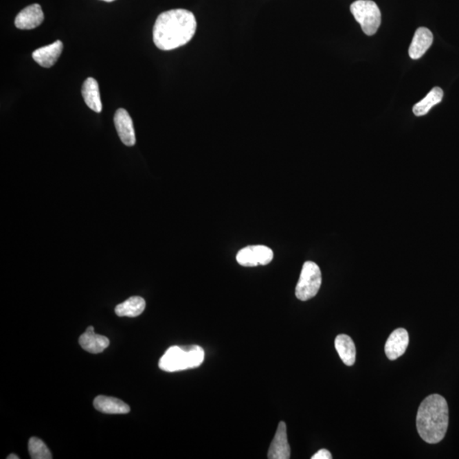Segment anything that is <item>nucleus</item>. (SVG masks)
I'll use <instances>...</instances> for the list:
<instances>
[{
	"label": "nucleus",
	"instance_id": "obj_15",
	"mask_svg": "<svg viewBox=\"0 0 459 459\" xmlns=\"http://www.w3.org/2000/svg\"><path fill=\"white\" fill-rule=\"evenodd\" d=\"M82 95L85 102L89 109L96 113L102 111V103L100 100L99 85L98 81L93 78H88L82 85Z\"/></svg>",
	"mask_w": 459,
	"mask_h": 459
},
{
	"label": "nucleus",
	"instance_id": "obj_5",
	"mask_svg": "<svg viewBox=\"0 0 459 459\" xmlns=\"http://www.w3.org/2000/svg\"><path fill=\"white\" fill-rule=\"evenodd\" d=\"M322 285V272L318 265L312 261L303 265L299 282L297 283L295 295L301 301L312 299L317 295Z\"/></svg>",
	"mask_w": 459,
	"mask_h": 459
},
{
	"label": "nucleus",
	"instance_id": "obj_20",
	"mask_svg": "<svg viewBox=\"0 0 459 459\" xmlns=\"http://www.w3.org/2000/svg\"><path fill=\"white\" fill-rule=\"evenodd\" d=\"M332 458V454L328 450L321 449L317 454H315L311 459H331Z\"/></svg>",
	"mask_w": 459,
	"mask_h": 459
},
{
	"label": "nucleus",
	"instance_id": "obj_9",
	"mask_svg": "<svg viewBox=\"0 0 459 459\" xmlns=\"http://www.w3.org/2000/svg\"><path fill=\"white\" fill-rule=\"evenodd\" d=\"M45 20L44 12L38 3H34L21 10L15 20L17 28L21 30H31L41 26Z\"/></svg>",
	"mask_w": 459,
	"mask_h": 459
},
{
	"label": "nucleus",
	"instance_id": "obj_17",
	"mask_svg": "<svg viewBox=\"0 0 459 459\" xmlns=\"http://www.w3.org/2000/svg\"><path fill=\"white\" fill-rule=\"evenodd\" d=\"M145 308V300L142 297L134 296L117 304L115 308V312L118 317H136L144 311Z\"/></svg>",
	"mask_w": 459,
	"mask_h": 459
},
{
	"label": "nucleus",
	"instance_id": "obj_3",
	"mask_svg": "<svg viewBox=\"0 0 459 459\" xmlns=\"http://www.w3.org/2000/svg\"><path fill=\"white\" fill-rule=\"evenodd\" d=\"M203 360L204 350L202 347L171 346L160 358L159 366L163 371L174 372L199 368Z\"/></svg>",
	"mask_w": 459,
	"mask_h": 459
},
{
	"label": "nucleus",
	"instance_id": "obj_22",
	"mask_svg": "<svg viewBox=\"0 0 459 459\" xmlns=\"http://www.w3.org/2000/svg\"><path fill=\"white\" fill-rule=\"evenodd\" d=\"M102 1H105V2H113V1H115V0H102Z\"/></svg>",
	"mask_w": 459,
	"mask_h": 459
},
{
	"label": "nucleus",
	"instance_id": "obj_8",
	"mask_svg": "<svg viewBox=\"0 0 459 459\" xmlns=\"http://www.w3.org/2000/svg\"><path fill=\"white\" fill-rule=\"evenodd\" d=\"M114 124L122 142L128 146L135 144L136 139L132 118L126 110L120 109L114 115Z\"/></svg>",
	"mask_w": 459,
	"mask_h": 459
},
{
	"label": "nucleus",
	"instance_id": "obj_6",
	"mask_svg": "<svg viewBox=\"0 0 459 459\" xmlns=\"http://www.w3.org/2000/svg\"><path fill=\"white\" fill-rule=\"evenodd\" d=\"M273 259V252L267 246L254 245L245 247L236 256L238 262L246 267H257L258 265L270 264Z\"/></svg>",
	"mask_w": 459,
	"mask_h": 459
},
{
	"label": "nucleus",
	"instance_id": "obj_21",
	"mask_svg": "<svg viewBox=\"0 0 459 459\" xmlns=\"http://www.w3.org/2000/svg\"><path fill=\"white\" fill-rule=\"evenodd\" d=\"M7 459H19V457L16 454H10L9 457H7Z\"/></svg>",
	"mask_w": 459,
	"mask_h": 459
},
{
	"label": "nucleus",
	"instance_id": "obj_12",
	"mask_svg": "<svg viewBox=\"0 0 459 459\" xmlns=\"http://www.w3.org/2000/svg\"><path fill=\"white\" fill-rule=\"evenodd\" d=\"M80 344L82 349L92 354H99L109 346V339L105 336L98 335L94 327L89 326L85 333L80 338Z\"/></svg>",
	"mask_w": 459,
	"mask_h": 459
},
{
	"label": "nucleus",
	"instance_id": "obj_2",
	"mask_svg": "<svg viewBox=\"0 0 459 459\" xmlns=\"http://www.w3.org/2000/svg\"><path fill=\"white\" fill-rule=\"evenodd\" d=\"M416 424L419 436L425 443L436 444L442 442L449 424V410L446 399L438 394L426 397L419 406Z\"/></svg>",
	"mask_w": 459,
	"mask_h": 459
},
{
	"label": "nucleus",
	"instance_id": "obj_14",
	"mask_svg": "<svg viewBox=\"0 0 459 459\" xmlns=\"http://www.w3.org/2000/svg\"><path fill=\"white\" fill-rule=\"evenodd\" d=\"M96 410L107 414H125L130 412L131 408L123 401L114 397L99 396L94 401Z\"/></svg>",
	"mask_w": 459,
	"mask_h": 459
},
{
	"label": "nucleus",
	"instance_id": "obj_16",
	"mask_svg": "<svg viewBox=\"0 0 459 459\" xmlns=\"http://www.w3.org/2000/svg\"><path fill=\"white\" fill-rule=\"evenodd\" d=\"M335 346L344 363L349 367L353 366L356 361L357 350L352 339L346 335H339L336 337Z\"/></svg>",
	"mask_w": 459,
	"mask_h": 459
},
{
	"label": "nucleus",
	"instance_id": "obj_4",
	"mask_svg": "<svg viewBox=\"0 0 459 459\" xmlns=\"http://www.w3.org/2000/svg\"><path fill=\"white\" fill-rule=\"evenodd\" d=\"M350 12L368 36L377 33L381 24V12L372 0H357L350 5Z\"/></svg>",
	"mask_w": 459,
	"mask_h": 459
},
{
	"label": "nucleus",
	"instance_id": "obj_11",
	"mask_svg": "<svg viewBox=\"0 0 459 459\" xmlns=\"http://www.w3.org/2000/svg\"><path fill=\"white\" fill-rule=\"evenodd\" d=\"M63 49V42L57 41L52 45L36 49L33 53V58L38 65L43 67H52L55 65L60 56L62 55Z\"/></svg>",
	"mask_w": 459,
	"mask_h": 459
},
{
	"label": "nucleus",
	"instance_id": "obj_19",
	"mask_svg": "<svg viewBox=\"0 0 459 459\" xmlns=\"http://www.w3.org/2000/svg\"><path fill=\"white\" fill-rule=\"evenodd\" d=\"M28 450L31 458L33 459H52V455L47 446L43 440L37 437H32L28 443Z\"/></svg>",
	"mask_w": 459,
	"mask_h": 459
},
{
	"label": "nucleus",
	"instance_id": "obj_1",
	"mask_svg": "<svg viewBox=\"0 0 459 459\" xmlns=\"http://www.w3.org/2000/svg\"><path fill=\"white\" fill-rule=\"evenodd\" d=\"M197 30L193 13L175 9L160 14L153 27V42L157 48L172 50L181 47L192 41Z\"/></svg>",
	"mask_w": 459,
	"mask_h": 459
},
{
	"label": "nucleus",
	"instance_id": "obj_7",
	"mask_svg": "<svg viewBox=\"0 0 459 459\" xmlns=\"http://www.w3.org/2000/svg\"><path fill=\"white\" fill-rule=\"evenodd\" d=\"M410 344V335L405 328H397L392 333L385 343L386 357L390 361L398 359L406 352Z\"/></svg>",
	"mask_w": 459,
	"mask_h": 459
},
{
	"label": "nucleus",
	"instance_id": "obj_13",
	"mask_svg": "<svg viewBox=\"0 0 459 459\" xmlns=\"http://www.w3.org/2000/svg\"><path fill=\"white\" fill-rule=\"evenodd\" d=\"M433 43V34L428 28L419 27L412 38L410 47L412 59L417 60L425 55Z\"/></svg>",
	"mask_w": 459,
	"mask_h": 459
},
{
	"label": "nucleus",
	"instance_id": "obj_10",
	"mask_svg": "<svg viewBox=\"0 0 459 459\" xmlns=\"http://www.w3.org/2000/svg\"><path fill=\"white\" fill-rule=\"evenodd\" d=\"M291 455V450L287 435V426L284 422H280L277 432L268 451V458L270 459H289Z\"/></svg>",
	"mask_w": 459,
	"mask_h": 459
},
{
	"label": "nucleus",
	"instance_id": "obj_18",
	"mask_svg": "<svg viewBox=\"0 0 459 459\" xmlns=\"http://www.w3.org/2000/svg\"><path fill=\"white\" fill-rule=\"evenodd\" d=\"M443 95L442 89L440 87L433 88L421 102L415 104L414 109H412V112H414L416 116H425L434 106L442 102Z\"/></svg>",
	"mask_w": 459,
	"mask_h": 459
}]
</instances>
